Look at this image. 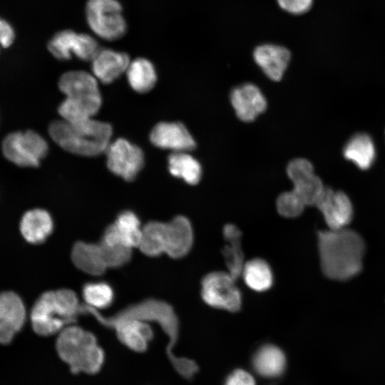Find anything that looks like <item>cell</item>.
Returning <instances> with one entry per match:
<instances>
[{
    "mask_svg": "<svg viewBox=\"0 0 385 385\" xmlns=\"http://www.w3.org/2000/svg\"><path fill=\"white\" fill-rule=\"evenodd\" d=\"M321 211L329 229L345 228L353 217V207L349 197L342 191L326 188L315 205Z\"/></svg>",
    "mask_w": 385,
    "mask_h": 385,
    "instance_id": "obj_12",
    "label": "cell"
},
{
    "mask_svg": "<svg viewBox=\"0 0 385 385\" xmlns=\"http://www.w3.org/2000/svg\"><path fill=\"white\" fill-rule=\"evenodd\" d=\"M79 312L80 314H91L105 326L112 322L130 318L157 322L169 337L170 343L167 346V354L176 371L185 378L190 379L197 370V365L193 360L177 357L171 351L173 346L177 342L178 338L179 321L174 309L167 302L148 299L130 305L110 317H103L97 309L86 304H81Z\"/></svg>",
    "mask_w": 385,
    "mask_h": 385,
    "instance_id": "obj_1",
    "label": "cell"
},
{
    "mask_svg": "<svg viewBox=\"0 0 385 385\" xmlns=\"http://www.w3.org/2000/svg\"><path fill=\"white\" fill-rule=\"evenodd\" d=\"M48 49L58 60H68L75 56L81 61H91L101 48L93 36L66 29L53 35Z\"/></svg>",
    "mask_w": 385,
    "mask_h": 385,
    "instance_id": "obj_9",
    "label": "cell"
},
{
    "mask_svg": "<svg viewBox=\"0 0 385 385\" xmlns=\"http://www.w3.org/2000/svg\"><path fill=\"white\" fill-rule=\"evenodd\" d=\"M106 326L115 329L118 339L128 348L136 352L145 351L153 337L149 323L138 319H120L110 322Z\"/></svg>",
    "mask_w": 385,
    "mask_h": 385,
    "instance_id": "obj_18",
    "label": "cell"
},
{
    "mask_svg": "<svg viewBox=\"0 0 385 385\" xmlns=\"http://www.w3.org/2000/svg\"><path fill=\"white\" fill-rule=\"evenodd\" d=\"M53 222L50 214L43 209L26 212L21 217L20 231L24 239L32 244L43 242L52 232Z\"/></svg>",
    "mask_w": 385,
    "mask_h": 385,
    "instance_id": "obj_22",
    "label": "cell"
},
{
    "mask_svg": "<svg viewBox=\"0 0 385 385\" xmlns=\"http://www.w3.org/2000/svg\"><path fill=\"white\" fill-rule=\"evenodd\" d=\"M85 14L89 28L100 38L116 41L127 31L122 5L118 0H88Z\"/></svg>",
    "mask_w": 385,
    "mask_h": 385,
    "instance_id": "obj_6",
    "label": "cell"
},
{
    "mask_svg": "<svg viewBox=\"0 0 385 385\" xmlns=\"http://www.w3.org/2000/svg\"><path fill=\"white\" fill-rule=\"evenodd\" d=\"M106 265L108 268L120 267L129 262L132 249L120 245H109L103 241L99 242Z\"/></svg>",
    "mask_w": 385,
    "mask_h": 385,
    "instance_id": "obj_33",
    "label": "cell"
},
{
    "mask_svg": "<svg viewBox=\"0 0 385 385\" xmlns=\"http://www.w3.org/2000/svg\"><path fill=\"white\" fill-rule=\"evenodd\" d=\"M81 304L76 293L67 289L41 294L33 306L31 321L34 332L49 336L75 322Z\"/></svg>",
    "mask_w": 385,
    "mask_h": 385,
    "instance_id": "obj_4",
    "label": "cell"
},
{
    "mask_svg": "<svg viewBox=\"0 0 385 385\" xmlns=\"http://www.w3.org/2000/svg\"><path fill=\"white\" fill-rule=\"evenodd\" d=\"M91 62L92 73L96 79L109 84L126 72L130 59L125 52L101 48Z\"/></svg>",
    "mask_w": 385,
    "mask_h": 385,
    "instance_id": "obj_17",
    "label": "cell"
},
{
    "mask_svg": "<svg viewBox=\"0 0 385 385\" xmlns=\"http://www.w3.org/2000/svg\"><path fill=\"white\" fill-rule=\"evenodd\" d=\"M168 170L175 177L190 185L199 183L202 168L199 162L187 152H174L168 157Z\"/></svg>",
    "mask_w": 385,
    "mask_h": 385,
    "instance_id": "obj_30",
    "label": "cell"
},
{
    "mask_svg": "<svg viewBox=\"0 0 385 385\" xmlns=\"http://www.w3.org/2000/svg\"><path fill=\"white\" fill-rule=\"evenodd\" d=\"M230 100L237 116L246 122L255 120L267 108L265 97L257 86L250 83L235 88Z\"/></svg>",
    "mask_w": 385,
    "mask_h": 385,
    "instance_id": "obj_16",
    "label": "cell"
},
{
    "mask_svg": "<svg viewBox=\"0 0 385 385\" xmlns=\"http://www.w3.org/2000/svg\"><path fill=\"white\" fill-rule=\"evenodd\" d=\"M60 358L74 374L98 372L104 361L103 350L98 345L96 337L82 328L69 325L63 328L56 340Z\"/></svg>",
    "mask_w": 385,
    "mask_h": 385,
    "instance_id": "obj_5",
    "label": "cell"
},
{
    "mask_svg": "<svg viewBox=\"0 0 385 385\" xmlns=\"http://www.w3.org/2000/svg\"><path fill=\"white\" fill-rule=\"evenodd\" d=\"M110 124L93 118L79 123L63 119L53 121L48 127L51 138L61 148L82 156H95L104 153L111 142Z\"/></svg>",
    "mask_w": 385,
    "mask_h": 385,
    "instance_id": "obj_3",
    "label": "cell"
},
{
    "mask_svg": "<svg viewBox=\"0 0 385 385\" xmlns=\"http://www.w3.org/2000/svg\"><path fill=\"white\" fill-rule=\"evenodd\" d=\"M48 149L46 140L34 130L10 133L1 145L4 156L20 167H37L46 155Z\"/></svg>",
    "mask_w": 385,
    "mask_h": 385,
    "instance_id": "obj_7",
    "label": "cell"
},
{
    "mask_svg": "<svg viewBox=\"0 0 385 385\" xmlns=\"http://www.w3.org/2000/svg\"><path fill=\"white\" fill-rule=\"evenodd\" d=\"M25 319L26 310L21 298L12 292L0 293V343H10Z\"/></svg>",
    "mask_w": 385,
    "mask_h": 385,
    "instance_id": "obj_14",
    "label": "cell"
},
{
    "mask_svg": "<svg viewBox=\"0 0 385 385\" xmlns=\"http://www.w3.org/2000/svg\"><path fill=\"white\" fill-rule=\"evenodd\" d=\"M240 276L250 289L258 292L270 289L274 280L270 265L260 258L246 262Z\"/></svg>",
    "mask_w": 385,
    "mask_h": 385,
    "instance_id": "obj_28",
    "label": "cell"
},
{
    "mask_svg": "<svg viewBox=\"0 0 385 385\" xmlns=\"http://www.w3.org/2000/svg\"><path fill=\"white\" fill-rule=\"evenodd\" d=\"M83 297L86 305L97 309L109 307L114 295L108 284L98 282L86 284L83 287Z\"/></svg>",
    "mask_w": 385,
    "mask_h": 385,
    "instance_id": "obj_32",
    "label": "cell"
},
{
    "mask_svg": "<svg viewBox=\"0 0 385 385\" xmlns=\"http://www.w3.org/2000/svg\"><path fill=\"white\" fill-rule=\"evenodd\" d=\"M125 73L130 87L140 93L150 91L157 82L155 66L145 58L140 57L130 61Z\"/></svg>",
    "mask_w": 385,
    "mask_h": 385,
    "instance_id": "obj_27",
    "label": "cell"
},
{
    "mask_svg": "<svg viewBox=\"0 0 385 385\" xmlns=\"http://www.w3.org/2000/svg\"><path fill=\"white\" fill-rule=\"evenodd\" d=\"M252 365L259 375L266 378H275L284 372L286 356L278 346L265 344L255 352Z\"/></svg>",
    "mask_w": 385,
    "mask_h": 385,
    "instance_id": "obj_24",
    "label": "cell"
},
{
    "mask_svg": "<svg viewBox=\"0 0 385 385\" xmlns=\"http://www.w3.org/2000/svg\"><path fill=\"white\" fill-rule=\"evenodd\" d=\"M104 153L110 171L126 181L133 180L143 167V150L126 139L111 142Z\"/></svg>",
    "mask_w": 385,
    "mask_h": 385,
    "instance_id": "obj_10",
    "label": "cell"
},
{
    "mask_svg": "<svg viewBox=\"0 0 385 385\" xmlns=\"http://www.w3.org/2000/svg\"><path fill=\"white\" fill-rule=\"evenodd\" d=\"M279 6L291 14L306 13L312 7L313 0H277Z\"/></svg>",
    "mask_w": 385,
    "mask_h": 385,
    "instance_id": "obj_35",
    "label": "cell"
},
{
    "mask_svg": "<svg viewBox=\"0 0 385 385\" xmlns=\"http://www.w3.org/2000/svg\"><path fill=\"white\" fill-rule=\"evenodd\" d=\"M225 385H256L251 374L243 369L233 371L226 379Z\"/></svg>",
    "mask_w": 385,
    "mask_h": 385,
    "instance_id": "obj_36",
    "label": "cell"
},
{
    "mask_svg": "<svg viewBox=\"0 0 385 385\" xmlns=\"http://www.w3.org/2000/svg\"><path fill=\"white\" fill-rule=\"evenodd\" d=\"M223 235L227 242L222 250L227 272L237 279L246 262L241 247L242 233L236 226L228 224L223 229Z\"/></svg>",
    "mask_w": 385,
    "mask_h": 385,
    "instance_id": "obj_26",
    "label": "cell"
},
{
    "mask_svg": "<svg viewBox=\"0 0 385 385\" xmlns=\"http://www.w3.org/2000/svg\"><path fill=\"white\" fill-rule=\"evenodd\" d=\"M287 173L294 185L292 190L306 206L315 205L325 187L314 174L312 164L307 159L296 158L289 163Z\"/></svg>",
    "mask_w": 385,
    "mask_h": 385,
    "instance_id": "obj_11",
    "label": "cell"
},
{
    "mask_svg": "<svg viewBox=\"0 0 385 385\" xmlns=\"http://www.w3.org/2000/svg\"><path fill=\"white\" fill-rule=\"evenodd\" d=\"M193 230L190 220L179 215L165 223V253L178 259L185 257L191 250Z\"/></svg>",
    "mask_w": 385,
    "mask_h": 385,
    "instance_id": "obj_19",
    "label": "cell"
},
{
    "mask_svg": "<svg viewBox=\"0 0 385 385\" xmlns=\"http://www.w3.org/2000/svg\"><path fill=\"white\" fill-rule=\"evenodd\" d=\"M276 205L278 212L287 218L299 216L306 207L292 190L281 193L277 199Z\"/></svg>",
    "mask_w": 385,
    "mask_h": 385,
    "instance_id": "obj_34",
    "label": "cell"
},
{
    "mask_svg": "<svg viewBox=\"0 0 385 385\" xmlns=\"http://www.w3.org/2000/svg\"><path fill=\"white\" fill-rule=\"evenodd\" d=\"M318 248L324 274L335 280H347L362 269L365 245L355 231L342 228L318 232Z\"/></svg>",
    "mask_w": 385,
    "mask_h": 385,
    "instance_id": "obj_2",
    "label": "cell"
},
{
    "mask_svg": "<svg viewBox=\"0 0 385 385\" xmlns=\"http://www.w3.org/2000/svg\"><path fill=\"white\" fill-rule=\"evenodd\" d=\"M253 58L263 72L272 80L279 81L287 69L291 58V53L284 46L264 43L257 46Z\"/></svg>",
    "mask_w": 385,
    "mask_h": 385,
    "instance_id": "obj_21",
    "label": "cell"
},
{
    "mask_svg": "<svg viewBox=\"0 0 385 385\" xmlns=\"http://www.w3.org/2000/svg\"><path fill=\"white\" fill-rule=\"evenodd\" d=\"M142 236V228L138 216L132 211L120 213L113 224L108 226L102 241L109 245H120L133 248L138 247Z\"/></svg>",
    "mask_w": 385,
    "mask_h": 385,
    "instance_id": "obj_15",
    "label": "cell"
},
{
    "mask_svg": "<svg viewBox=\"0 0 385 385\" xmlns=\"http://www.w3.org/2000/svg\"><path fill=\"white\" fill-rule=\"evenodd\" d=\"M93 73L85 71H70L59 79L58 88L66 98L78 100L101 99L98 83Z\"/></svg>",
    "mask_w": 385,
    "mask_h": 385,
    "instance_id": "obj_20",
    "label": "cell"
},
{
    "mask_svg": "<svg viewBox=\"0 0 385 385\" xmlns=\"http://www.w3.org/2000/svg\"><path fill=\"white\" fill-rule=\"evenodd\" d=\"M71 260L78 269L94 276L103 274L108 268L99 243L77 242L72 248Z\"/></svg>",
    "mask_w": 385,
    "mask_h": 385,
    "instance_id": "obj_23",
    "label": "cell"
},
{
    "mask_svg": "<svg viewBox=\"0 0 385 385\" xmlns=\"http://www.w3.org/2000/svg\"><path fill=\"white\" fill-rule=\"evenodd\" d=\"M343 154L344 158L351 161L361 170L369 168L376 156V149L371 138L366 133L353 135L346 143Z\"/></svg>",
    "mask_w": 385,
    "mask_h": 385,
    "instance_id": "obj_25",
    "label": "cell"
},
{
    "mask_svg": "<svg viewBox=\"0 0 385 385\" xmlns=\"http://www.w3.org/2000/svg\"><path fill=\"white\" fill-rule=\"evenodd\" d=\"M236 279L227 271L206 274L201 282V297L208 306L230 312H237L242 298Z\"/></svg>",
    "mask_w": 385,
    "mask_h": 385,
    "instance_id": "obj_8",
    "label": "cell"
},
{
    "mask_svg": "<svg viewBox=\"0 0 385 385\" xmlns=\"http://www.w3.org/2000/svg\"><path fill=\"white\" fill-rule=\"evenodd\" d=\"M155 146L174 152H187L195 148V141L186 127L180 122H160L150 134Z\"/></svg>",
    "mask_w": 385,
    "mask_h": 385,
    "instance_id": "obj_13",
    "label": "cell"
},
{
    "mask_svg": "<svg viewBox=\"0 0 385 385\" xmlns=\"http://www.w3.org/2000/svg\"><path fill=\"white\" fill-rule=\"evenodd\" d=\"M165 223L152 221L142 228L138 247L147 256L157 257L165 252Z\"/></svg>",
    "mask_w": 385,
    "mask_h": 385,
    "instance_id": "obj_31",
    "label": "cell"
},
{
    "mask_svg": "<svg viewBox=\"0 0 385 385\" xmlns=\"http://www.w3.org/2000/svg\"><path fill=\"white\" fill-rule=\"evenodd\" d=\"M14 33L11 26L6 21L0 19V45L9 47L14 41Z\"/></svg>",
    "mask_w": 385,
    "mask_h": 385,
    "instance_id": "obj_37",
    "label": "cell"
},
{
    "mask_svg": "<svg viewBox=\"0 0 385 385\" xmlns=\"http://www.w3.org/2000/svg\"><path fill=\"white\" fill-rule=\"evenodd\" d=\"M102 100H77L66 98L58 111L61 119L69 123H79L93 118L98 112Z\"/></svg>",
    "mask_w": 385,
    "mask_h": 385,
    "instance_id": "obj_29",
    "label": "cell"
}]
</instances>
